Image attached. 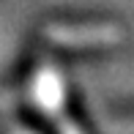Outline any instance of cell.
I'll return each instance as SVG.
<instances>
[{
    "label": "cell",
    "instance_id": "1",
    "mask_svg": "<svg viewBox=\"0 0 134 134\" xmlns=\"http://www.w3.org/2000/svg\"><path fill=\"white\" fill-rule=\"evenodd\" d=\"M47 38L58 47L88 49V47H107L120 41V27L109 22H90V25H47Z\"/></svg>",
    "mask_w": 134,
    "mask_h": 134
},
{
    "label": "cell",
    "instance_id": "2",
    "mask_svg": "<svg viewBox=\"0 0 134 134\" xmlns=\"http://www.w3.org/2000/svg\"><path fill=\"white\" fill-rule=\"evenodd\" d=\"M33 101L44 109L47 115H60L63 112V77L55 69H41L33 80Z\"/></svg>",
    "mask_w": 134,
    "mask_h": 134
},
{
    "label": "cell",
    "instance_id": "4",
    "mask_svg": "<svg viewBox=\"0 0 134 134\" xmlns=\"http://www.w3.org/2000/svg\"><path fill=\"white\" fill-rule=\"evenodd\" d=\"M11 134H33V131H27V129H22V126H14V129H11Z\"/></svg>",
    "mask_w": 134,
    "mask_h": 134
},
{
    "label": "cell",
    "instance_id": "3",
    "mask_svg": "<svg viewBox=\"0 0 134 134\" xmlns=\"http://www.w3.org/2000/svg\"><path fill=\"white\" fill-rule=\"evenodd\" d=\"M55 120H58V129H60V134H82L80 129H77L71 120H66L63 115H55Z\"/></svg>",
    "mask_w": 134,
    "mask_h": 134
}]
</instances>
